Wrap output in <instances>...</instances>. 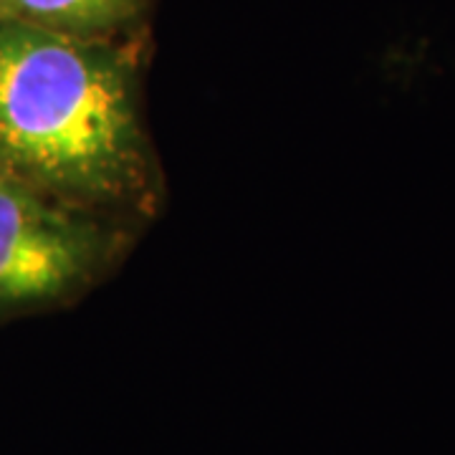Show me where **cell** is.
<instances>
[{"mask_svg": "<svg viewBox=\"0 0 455 455\" xmlns=\"http://www.w3.org/2000/svg\"><path fill=\"white\" fill-rule=\"evenodd\" d=\"M0 167L89 212L147 196L152 160L132 41L0 18Z\"/></svg>", "mask_w": 455, "mask_h": 455, "instance_id": "cell-1", "label": "cell"}, {"mask_svg": "<svg viewBox=\"0 0 455 455\" xmlns=\"http://www.w3.org/2000/svg\"><path fill=\"white\" fill-rule=\"evenodd\" d=\"M114 235L94 212L0 175V316L53 307L104 271Z\"/></svg>", "mask_w": 455, "mask_h": 455, "instance_id": "cell-2", "label": "cell"}, {"mask_svg": "<svg viewBox=\"0 0 455 455\" xmlns=\"http://www.w3.org/2000/svg\"><path fill=\"white\" fill-rule=\"evenodd\" d=\"M147 8L149 0H0V18L79 38L134 41Z\"/></svg>", "mask_w": 455, "mask_h": 455, "instance_id": "cell-3", "label": "cell"}, {"mask_svg": "<svg viewBox=\"0 0 455 455\" xmlns=\"http://www.w3.org/2000/svg\"><path fill=\"white\" fill-rule=\"evenodd\" d=\"M0 175H8V172H5V170H3V167H0Z\"/></svg>", "mask_w": 455, "mask_h": 455, "instance_id": "cell-4", "label": "cell"}]
</instances>
